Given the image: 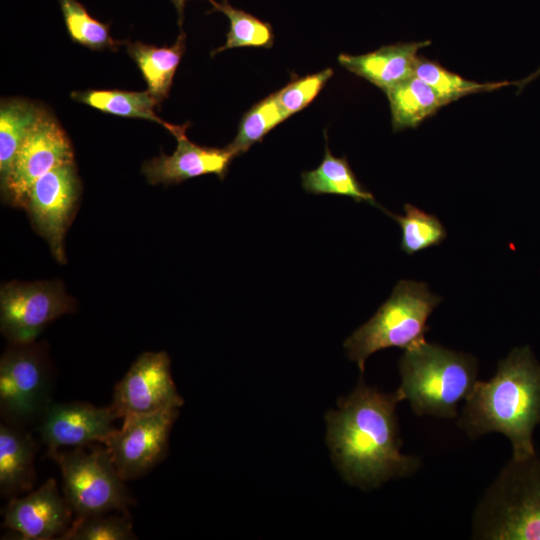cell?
Here are the masks:
<instances>
[{
	"label": "cell",
	"mask_w": 540,
	"mask_h": 540,
	"mask_svg": "<svg viewBox=\"0 0 540 540\" xmlns=\"http://www.w3.org/2000/svg\"><path fill=\"white\" fill-rule=\"evenodd\" d=\"M73 511L49 478L24 497H14L4 511L3 526L21 540L60 539L70 528Z\"/></svg>",
	"instance_id": "cell-14"
},
{
	"label": "cell",
	"mask_w": 540,
	"mask_h": 540,
	"mask_svg": "<svg viewBox=\"0 0 540 540\" xmlns=\"http://www.w3.org/2000/svg\"><path fill=\"white\" fill-rule=\"evenodd\" d=\"M51 451L47 455L59 466L63 495L77 518L127 512L133 502L106 447Z\"/></svg>",
	"instance_id": "cell-6"
},
{
	"label": "cell",
	"mask_w": 540,
	"mask_h": 540,
	"mask_svg": "<svg viewBox=\"0 0 540 540\" xmlns=\"http://www.w3.org/2000/svg\"><path fill=\"white\" fill-rule=\"evenodd\" d=\"M75 310L59 280L4 284L0 291V328L11 344H28L52 321Z\"/></svg>",
	"instance_id": "cell-8"
},
{
	"label": "cell",
	"mask_w": 540,
	"mask_h": 540,
	"mask_svg": "<svg viewBox=\"0 0 540 540\" xmlns=\"http://www.w3.org/2000/svg\"><path fill=\"white\" fill-rule=\"evenodd\" d=\"M441 300L423 282L399 281L374 316L343 344L361 375L366 360L373 353L390 347L407 350L425 342V333L429 330L427 320Z\"/></svg>",
	"instance_id": "cell-5"
},
{
	"label": "cell",
	"mask_w": 540,
	"mask_h": 540,
	"mask_svg": "<svg viewBox=\"0 0 540 540\" xmlns=\"http://www.w3.org/2000/svg\"><path fill=\"white\" fill-rule=\"evenodd\" d=\"M71 98L94 109L124 118H138L156 122L172 135L179 125L161 119L155 113L160 107L157 100L148 91H126L118 89H87L73 91Z\"/></svg>",
	"instance_id": "cell-19"
},
{
	"label": "cell",
	"mask_w": 540,
	"mask_h": 540,
	"mask_svg": "<svg viewBox=\"0 0 540 540\" xmlns=\"http://www.w3.org/2000/svg\"><path fill=\"white\" fill-rule=\"evenodd\" d=\"M70 39L91 50L116 51L124 41L112 38L110 24L92 17L78 0H59Z\"/></svg>",
	"instance_id": "cell-25"
},
{
	"label": "cell",
	"mask_w": 540,
	"mask_h": 540,
	"mask_svg": "<svg viewBox=\"0 0 540 540\" xmlns=\"http://www.w3.org/2000/svg\"><path fill=\"white\" fill-rule=\"evenodd\" d=\"M179 395L165 351L144 352L115 385L111 407L119 418L180 409Z\"/></svg>",
	"instance_id": "cell-12"
},
{
	"label": "cell",
	"mask_w": 540,
	"mask_h": 540,
	"mask_svg": "<svg viewBox=\"0 0 540 540\" xmlns=\"http://www.w3.org/2000/svg\"><path fill=\"white\" fill-rule=\"evenodd\" d=\"M401 227V250L408 255L437 246L446 238L447 232L441 221L411 204L404 205V215L386 211Z\"/></svg>",
	"instance_id": "cell-26"
},
{
	"label": "cell",
	"mask_w": 540,
	"mask_h": 540,
	"mask_svg": "<svg viewBox=\"0 0 540 540\" xmlns=\"http://www.w3.org/2000/svg\"><path fill=\"white\" fill-rule=\"evenodd\" d=\"M119 416L109 407L89 403H50L39 418L38 430L48 452L103 441L115 430Z\"/></svg>",
	"instance_id": "cell-13"
},
{
	"label": "cell",
	"mask_w": 540,
	"mask_h": 540,
	"mask_svg": "<svg viewBox=\"0 0 540 540\" xmlns=\"http://www.w3.org/2000/svg\"><path fill=\"white\" fill-rule=\"evenodd\" d=\"M81 183L75 162L60 165L30 187L23 208L35 231L46 240L59 263H65V234L75 215Z\"/></svg>",
	"instance_id": "cell-9"
},
{
	"label": "cell",
	"mask_w": 540,
	"mask_h": 540,
	"mask_svg": "<svg viewBox=\"0 0 540 540\" xmlns=\"http://www.w3.org/2000/svg\"><path fill=\"white\" fill-rule=\"evenodd\" d=\"M385 94L394 132L417 127L444 106L435 91L417 76L405 80Z\"/></svg>",
	"instance_id": "cell-21"
},
{
	"label": "cell",
	"mask_w": 540,
	"mask_h": 540,
	"mask_svg": "<svg viewBox=\"0 0 540 540\" xmlns=\"http://www.w3.org/2000/svg\"><path fill=\"white\" fill-rule=\"evenodd\" d=\"M333 73L332 69L327 68L318 73L294 77L286 86L274 92L286 118L306 108L317 97Z\"/></svg>",
	"instance_id": "cell-29"
},
{
	"label": "cell",
	"mask_w": 540,
	"mask_h": 540,
	"mask_svg": "<svg viewBox=\"0 0 540 540\" xmlns=\"http://www.w3.org/2000/svg\"><path fill=\"white\" fill-rule=\"evenodd\" d=\"M302 187L311 194H336L351 197L356 202H367L382 208L372 193L366 190L356 178L346 157H335L326 143L320 165L301 174Z\"/></svg>",
	"instance_id": "cell-20"
},
{
	"label": "cell",
	"mask_w": 540,
	"mask_h": 540,
	"mask_svg": "<svg viewBox=\"0 0 540 540\" xmlns=\"http://www.w3.org/2000/svg\"><path fill=\"white\" fill-rule=\"evenodd\" d=\"M36 443L23 427L0 425V493L16 496L31 490L36 481Z\"/></svg>",
	"instance_id": "cell-17"
},
{
	"label": "cell",
	"mask_w": 540,
	"mask_h": 540,
	"mask_svg": "<svg viewBox=\"0 0 540 540\" xmlns=\"http://www.w3.org/2000/svg\"><path fill=\"white\" fill-rule=\"evenodd\" d=\"M189 126L190 123L179 125L173 134L177 140L173 154L162 153L142 165V173L150 184H178L207 174L224 179L236 155L227 146L215 148L193 143L186 135Z\"/></svg>",
	"instance_id": "cell-15"
},
{
	"label": "cell",
	"mask_w": 540,
	"mask_h": 540,
	"mask_svg": "<svg viewBox=\"0 0 540 540\" xmlns=\"http://www.w3.org/2000/svg\"><path fill=\"white\" fill-rule=\"evenodd\" d=\"M44 108L21 99H3L0 105V177L6 180L23 140Z\"/></svg>",
	"instance_id": "cell-22"
},
{
	"label": "cell",
	"mask_w": 540,
	"mask_h": 540,
	"mask_svg": "<svg viewBox=\"0 0 540 540\" xmlns=\"http://www.w3.org/2000/svg\"><path fill=\"white\" fill-rule=\"evenodd\" d=\"M430 44V40L396 43L384 45L361 55L342 53L338 56V62L346 70L364 78L386 93L415 76L420 56L418 51Z\"/></svg>",
	"instance_id": "cell-16"
},
{
	"label": "cell",
	"mask_w": 540,
	"mask_h": 540,
	"mask_svg": "<svg viewBox=\"0 0 540 540\" xmlns=\"http://www.w3.org/2000/svg\"><path fill=\"white\" fill-rule=\"evenodd\" d=\"M95 515L73 520L59 540H131L136 539L127 516Z\"/></svg>",
	"instance_id": "cell-28"
},
{
	"label": "cell",
	"mask_w": 540,
	"mask_h": 540,
	"mask_svg": "<svg viewBox=\"0 0 540 540\" xmlns=\"http://www.w3.org/2000/svg\"><path fill=\"white\" fill-rule=\"evenodd\" d=\"M477 359L427 341L404 351L397 392L418 416L453 419L477 382Z\"/></svg>",
	"instance_id": "cell-3"
},
{
	"label": "cell",
	"mask_w": 540,
	"mask_h": 540,
	"mask_svg": "<svg viewBox=\"0 0 540 540\" xmlns=\"http://www.w3.org/2000/svg\"><path fill=\"white\" fill-rule=\"evenodd\" d=\"M127 53L136 63L147 91L159 104L168 98L175 72L186 49V35L180 30L175 43L158 47L140 41L127 43Z\"/></svg>",
	"instance_id": "cell-18"
},
{
	"label": "cell",
	"mask_w": 540,
	"mask_h": 540,
	"mask_svg": "<svg viewBox=\"0 0 540 540\" xmlns=\"http://www.w3.org/2000/svg\"><path fill=\"white\" fill-rule=\"evenodd\" d=\"M457 425L472 439L505 435L512 458L536 454L533 432L540 424V364L529 346L514 348L488 381H478L466 398Z\"/></svg>",
	"instance_id": "cell-2"
},
{
	"label": "cell",
	"mask_w": 540,
	"mask_h": 540,
	"mask_svg": "<svg viewBox=\"0 0 540 540\" xmlns=\"http://www.w3.org/2000/svg\"><path fill=\"white\" fill-rule=\"evenodd\" d=\"M286 118L281 110L275 94L272 93L254 104L241 118L237 134L227 145L236 156L249 150L261 142L263 138Z\"/></svg>",
	"instance_id": "cell-27"
},
{
	"label": "cell",
	"mask_w": 540,
	"mask_h": 540,
	"mask_svg": "<svg viewBox=\"0 0 540 540\" xmlns=\"http://www.w3.org/2000/svg\"><path fill=\"white\" fill-rule=\"evenodd\" d=\"M213 9L223 13L230 22L226 34V42L211 52V56L227 49L240 47L271 48L274 42V31L269 22L233 7L228 0L211 2Z\"/></svg>",
	"instance_id": "cell-23"
},
{
	"label": "cell",
	"mask_w": 540,
	"mask_h": 540,
	"mask_svg": "<svg viewBox=\"0 0 540 540\" xmlns=\"http://www.w3.org/2000/svg\"><path fill=\"white\" fill-rule=\"evenodd\" d=\"M70 162H74V153L67 133L57 119L43 109L1 184L4 198L12 206L23 208L27 193L38 178Z\"/></svg>",
	"instance_id": "cell-10"
},
{
	"label": "cell",
	"mask_w": 540,
	"mask_h": 540,
	"mask_svg": "<svg viewBox=\"0 0 540 540\" xmlns=\"http://www.w3.org/2000/svg\"><path fill=\"white\" fill-rule=\"evenodd\" d=\"M179 410L124 417L122 426L103 441L124 481L142 477L165 458Z\"/></svg>",
	"instance_id": "cell-11"
},
{
	"label": "cell",
	"mask_w": 540,
	"mask_h": 540,
	"mask_svg": "<svg viewBox=\"0 0 540 540\" xmlns=\"http://www.w3.org/2000/svg\"><path fill=\"white\" fill-rule=\"evenodd\" d=\"M399 393H385L361 378L355 389L337 402L326 419V443L342 478L361 489L379 487L393 478L406 477L420 459L400 452L397 404Z\"/></svg>",
	"instance_id": "cell-1"
},
{
	"label": "cell",
	"mask_w": 540,
	"mask_h": 540,
	"mask_svg": "<svg viewBox=\"0 0 540 540\" xmlns=\"http://www.w3.org/2000/svg\"><path fill=\"white\" fill-rule=\"evenodd\" d=\"M415 76L428 84L444 105L460 98L482 92H490L512 84L508 81L478 83L463 78L441 66L439 63L419 56Z\"/></svg>",
	"instance_id": "cell-24"
},
{
	"label": "cell",
	"mask_w": 540,
	"mask_h": 540,
	"mask_svg": "<svg viewBox=\"0 0 540 540\" xmlns=\"http://www.w3.org/2000/svg\"><path fill=\"white\" fill-rule=\"evenodd\" d=\"M539 76H540V67L535 72L527 76L526 78L518 82H515V84L518 86V91L520 92L524 86H526L528 83H530L532 80L536 79Z\"/></svg>",
	"instance_id": "cell-31"
},
{
	"label": "cell",
	"mask_w": 540,
	"mask_h": 540,
	"mask_svg": "<svg viewBox=\"0 0 540 540\" xmlns=\"http://www.w3.org/2000/svg\"><path fill=\"white\" fill-rule=\"evenodd\" d=\"M51 369L34 342L11 344L0 360V412L4 423L25 427L51 403Z\"/></svg>",
	"instance_id": "cell-7"
},
{
	"label": "cell",
	"mask_w": 540,
	"mask_h": 540,
	"mask_svg": "<svg viewBox=\"0 0 540 540\" xmlns=\"http://www.w3.org/2000/svg\"><path fill=\"white\" fill-rule=\"evenodd\" d=\"M187 1L189 0H171V2L175 6L178 13V24H179L180 30H183L182 24H183V19H184V8ZM208 1L211 3L213 0H208Z\"/></svg>",
	"instance_id": "cell-30"
},
{
	"label": "cell",
	"mask_w": 540,
	"mask_h": 540,
	"mask_svg": "<svg viewBox=\"0 0 540 540\" xmlns=\"http://www.w3.org/2000/svg\"><path fill=\"white\" fill-rule=\"evenodd\" d=\"M473 538L540 540V457L513 459L487 489L473 516Z\"/></svg>",
	"instance_id": "cell-4"
}]
</instances>
